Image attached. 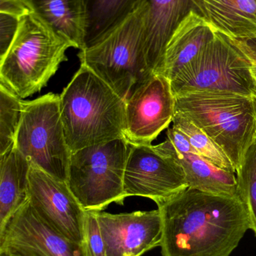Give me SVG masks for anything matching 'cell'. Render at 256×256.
Wrapping results in <instances>:
<instances>
[{
	"mask_svg": "<svg viewBox=\"0 0 256 256\" xmlns=\"http://www.w3.org/2000/svg\"><path fill=\"white\" fill-rule=\"evenodd\" d=\"M15 147L30 164L67 182L72 152L65 136L59 94L48 93L24 100Z\"/></svg>",
	"mask_w": 256,
	"mask_h": 256,
	"instance_id": "cell-8",
	"label": "cell"
},
{
	"mask_svg": "<svg viewBox=\"0 0 256 256\" xmlns=\"http://www.w3.org/2000/svg\"><path fill=\"white\" fill-rule=\"evenodd\" d=\"M173 126L187 136L198 155L225 171L236 173L235 168L225 152L199 128L186 117L175 112Z\"/></svg>",
	"mask_w": 256,
	"mask_h": 256,
	"instance_id": "cell-21",
	"label": "cell"
},
{
	"mask_svg": "<svg viewBox=\"0 0 256 256\" xmlns=\"http://www.w3.org/2000/svg\"><path fill=\"white\" fill-rule=\"evenodd\" d=\"M71 48L75 44L35 12L24 15L10 48L0 58V84L21 99L39 92L68 61L66 52Z\"/></svg>",
	"mask_w": 256,
	"mask_h": 256,
	"instance_id": "cell-3",
	"label": "cell"
},
{
	"mask_svg": "<svg viewBox=\"0 0 256 256\" xmlns=\"http://www.w3.org/2000/svg\"><path fill=\"white\" fill-rule=\"evenodd\" d=\"M0 252L23 256H90L85 244L69 240L45 222L30 200L0 234Z\"/></svg>",
	"mask_w": 256,
	"mask_h": 256,
	"instance_id": "cell-11",
	"label": "cell"
},
{
	"mask_svg": "<svg viewBox=\"0 0 256 256\" xmlns=\"http://www.w3.org/2000/svg\"><path fill=\"white\" fill-rule=\"evenodd\" d=\"M175 98V112L202 130L225 152L237 172L256 136V99L206 92Z\"/></svg>",
	"mask_w": 256,
	"mask_h": 256,
	"instance_id": "cell-4",
	"label": "cell"
},
{
	"mask_svg": "<svg viewBox=\"0 0 256 256\" xmlns=\"http://www.w3.org/2000/svg\"><path fill=\"white\" fill-rule=\"evenodd\" d=\"M6 254H9V256H23L20 254H15V252H6Z\"/></svg>",
	"mask_w": 256,
	"mask_h": 256,
	"instance_id": "cell-30",
	"label": "cell"
},
{
	"mask_svg": "<svg viewBox=\"0 0 256 256\" xmlns=\"http://www.w3.org/2000/svg\"><path fill=\"white\" fill-rule=\"evenodd\" d=\"M60 108L72 153L111 140H126L125 100L84 64L60 94Z\"/></svg>",
	"mask_w": 256,
	"mask_h": 256,
	"instance_id": "cell-2",
	"label": "cell"
},
{
	"mask_svg": "<svg viewBox=\"0 0 256 256\" xmlns=\"http://www.w3.org/2000/svg\"><path fill=\"white\" fill-rule=\"evenodd\" d=\"M236 173L239 196L247 210L250 230L256 236V136Z\"/></svg>",
	"mask_w": 256,
	"mask_h": 256,
	"instance_id": "cell-23",
	"label": "cell"
},
{
	"mask_svg": "<svg viewBox=\"0 0 256 256\" xmlns=\"http://www.w3.org/2000/svg\"><path fill=\"white\" fill-rule=\"evenodd\" d=\"M157 206L162 256H230L250 230L239 197L187 188Z\"/></svg>",
	"mask_w": 256,
	"mask_h": 256,
	"instance_id": "cell-1",
	"label": "cell"
},
{
	"mask_svg": "<svg viewBox=\"0 0 256 256\" xmlns=\"http://www.w3.org/2000/svg\"><path fill=\"white\" fill-rule=\"evenodd\" d=\"M199 2L200 0H141L143 52L153 74H160L171 34L190 10L198 12Z\"/></svg>",
	"mask_w": 256,
	"mask_h": 256,
	"instance_id": "cell-14",
	"label": "cell"
},
{
	"mask_svg": "<svg viewBox=\"0 0 256 256\" xmlns=\"http://www.w3.org/2000/svg\"><path fill=\"white\" fill-rule=\"evenodd\" d=\"M154 146L156 150L171 156L182 167L188 188L240 198L235 173L222 170L196 154L179 152L167 138L163 142Z\"/></svg>",
	"mask_w": 256,
	"mask_h": 256,
	"instance_id": "cell-16",
	"label": "cell"
},
{
	"mask_svg": "<svg viewBox=\"0 0 256 256\" xmlns=\"http://www.w3.org/2000/svg\"><path fill=\"white\" fill-rule=\"evenodd\" d=\"M198 12L230 38L256 34V0H200Z\"/></svg>",
	"mask_w": 256,
	"mask_h": 256,
	"instance_id": "cell-18",
	"label": "cell"
},
{
	"mask_svg": "<svg viewBox=\"0 0 256 256\" xmlns=\"http://www.w3.org/2000/svg\"><path fill=\"white\" fill-rule=\"evenodd\" d=\"M24 100L0 84V155L15 147Z\"/></svg>",
	"mask_w": 256,
	"mask_h": 256,
	"instance_id": "cell-22",
	"label": "cell"
},
{
	"mask_svg": "<svg viewBox=\"0 0 256 256\" xmlns=\"http://www.w3.org/2000/svg\"><path fill=\"white\" fill-rule=\"evenodd\" d=\"M129 144L124 174L126 198L145 197L157 204L189 188L183 168L171 156L152 144Z\"/></svg>",
	"mask_w": 256,
	"mask_h": 256,
	"instance_id": "cell-9",
	"label": "cell"
},
{
	"mask_svg": "<svg viewBox=\"0 0 256 256\" xmlns=\"http://www.w3.org/2000/svg\"><path fill=\"white\" fill-rule=\"evenodd\" d=\"M230 40L246 56L252 64H256V34L247 38H230Z\"/></svg>",
	"mask_w": 256,
	"mask_h": 256,
	"instance_id": "cell-28",
	"label": "cell"
},
{
	"mask_svg": "<svg viewBox=\"0 0 256 256\" xmlns=\"http://www.w3.org/2000/svg\"><path fill=\"white\" fill-rule=\"evenodd\" d=\"M167 140L171 143V146L181 153H197L196 150L194 148L191 144L187 136L178 128L173 126L168 128L167 130Z\"/></svg>",
	"mask_w": 256,
	"mask_h": 256,
	"instance_id": "cell-26",
	"label": "cell"
},
{
	"mask_svg": "<svg viewBox=\"0 0 256 256\" xmlns=\"http://www.w3.org/2000/svg\"><path fill=\"white\" fill-rule=\"evenodd\" d=\"M84 240L90 256H107L96 212L86 213Z\"/></svg>",
	"mask_w": 256,
	"mask_h": 256,
	"instance_id": "cell-24",
	"label": "cell"
},
{
	"mask_svg": "<svg viewBox=\"0 0 256 256\" xmlns=\"http://www.w3.org/2000/svg\"><path fill=\"white\" fill-rule=\"evenodd\" d=\"M252 72L256 80V64H252Z\"/></svg>",
	"mask_w": 256,
	"mask_h": 256,
	"instance_id": "cell-29",
	"label": "cell"
},
{
	"mask_svg": "<svg viewBox=\"0 0 256 256\" xmlns=\"http://www.w3.org/2000/svg\"><path fill=\"white\" fill-rule=\"evenodd\" d=\"M0 256H9V255L6 252H0Z\"/></svg>",
	"mask_w": 256,
	"mask_h": 256,
	"instance_id": "cell-31",
	"label": "cell"
},
{
	"mask_svg": "<svg viewBox=\"0 0 256 256\" xmlns=\"http://www.w3.org/2000/svg\"><path fill=\"white\" fill-rule=\"evenodd\" d=\"M107 256H141L160 246L162 222L157 210L131 213L96 212Z\"/></svg>",
	"mask_w": 256,
	"mask_h": 256,
	"instance_id": "cell-13",
	"label": "cell"
},
{
	"mask_svg": "<svg viewBox=\"0 0 256 256\" xmlns=\"http://www.w3.org/2000/svg\"><path fill=\"white\" fill-rule=\"evenodd\" d=\"M129 144L117 138L72 152L66 183L86 212L123 204Z\"/></svg>",
	"mask_w": 256,
	"mask_h": 256,
	"instance_id": "cell-5",
	"label": "cell"
},
{
	"mask_svg": "<svg viewBox=\"0 0 256 256\" xmlns=\"http://www.w3.org/2000/svg\"><path fill=\"white\" fill-rule=\"evenodd\" d=\"M217 32L199 12L190 10L167 44L159 74L164 75L171 82L196 58Z\"/></svg>",
	"mask_w": 256,
	"mask_h": 256,
	"instance_id": "cell-15",
	"label": "cell"
},
{
	"mask_svg": "<svg viewBox=\"0 0 256 256\" xmlns=\"http://www.w3.org/2000/svg\"><path fill=\"white\" fill-rule=\"evenodd\" d=\"M141 10L131 15L106 37L78 54L81 64L96 74L123 100L153 75L143 52Z\"/></svg>",
	"mask_w": 256,
	"mask_h": 256,
	"instance_id": "cell-6",
	"label": "cell"
},
{
	"mask_svg": "<svg viewBox=\"0 0 256 256\" xmlns=\"http://www.w3.org/2000/svg\"><path fill=\"white\" fill-rule=\"evenodd\" d=\"M33 10L27 0H0V13L21 18Z\"/></svg>",
	"mask_w": 256,
	"mask_h": 256,
	"instance_id": "cell-27",
	"label": "cell"
},
{
	"mask_svg": "<svg viewBox=\"0 0 256 256\" xmlns=\"http://www.w3.org/2000/svg\"><path fill=\"white\" fill-rule=\"evenodd\" d=\"M125 103V137L130 144H151L169 127L175 114L171 82L159 74L138 86Z\"/></svg>",
	"mask_w": 256,
	"mask_h": 256,
	"instance_id": "cell-10",
	"label": "cell"
},
{
	"mask_svg": "<svg viewBox=\"0 0 256 256\" xmlns=\"http://www.w3.org/2000/svg\"><path fill=\"white\" fill-rule=\"evenodd\" d=\"M141 2V0H82V50L93 46L106 37L136 12Z\"/></svg>",
	"mask_w": 256,
	"mask_h": 256,
	"instance_id": "cell-19",
	"label": "cell"
},
{
	"mask_svg": "<svg viewBox=\"0 0 256 256\" xmlns=\"http://www.w3.org/2000/svg\"><path fill=\"white\" fill-rule=\"evenodd\" d=\"M20 20L18 16L0 13V58L10 48L18 31Z\"/></svg>",
	"mask_w": 256,
	"mask_h": 256,
	"instance_id": "cell-25",
	"label": "cell"
},
{
	"mask_svg": "<svg viewBox=\"0 0 256 256\" xmlns=\"http://www.w3.org/2000/svg\"><path fill=\"white\" fill-rule=\"evenodd\" d=\"M29 200L39 216L65 237L84 244L86 212L66 182L57 180L31 164Z\"/></svg>",
	"mask_w": 256,
	"mask_h": 256,
	"instance_id": "cell-12",
	"label": "cell"
},
{
	"mask_svg": "<svg viewBox=\"0 0 256 256\" xmlns=\"http://www.w3.org/2000/svg\"><path fill=\"white\" fill-rule=\"evenodd\" d=\"M33 12L80 50L84 42L82 0H27Z\"/></svg>",
	"mask_w": 256,
	"mask_h": 256,
	"instance_id": "cell-20",
	"label": "cell"
},
{
	"mask_svg": "<svg viewBox=\"0 0 256 256\" xmlns=\"http://www.w3.org/2000/svg\"><path fill=\"white\" fill-rule=\"evenodd\" d=\"M30 166L16 147L0 155V234L29 200Z\"/></svg>",
	"mask_w": 256,
	"mask_h": 256,
	"instance_id": "cell-17",
	"label": "cell"
},
{
	"mask_svg": "<svg viewBox=\"0 0 256 256\" xmlns=\"http://www.w3.org/2000/svg\"><path fill=\"white\" fill-rule=\"evenodd\" d=\"M174 96L229 92L256 99L252 63L229 38L217 32L202 50L171 81Z\"/></svg>",
	"mask_w": 256,
	"mask_h": 256,
	"instance_id": "cell-7",
	"label": "cell"
}]
</instances>
